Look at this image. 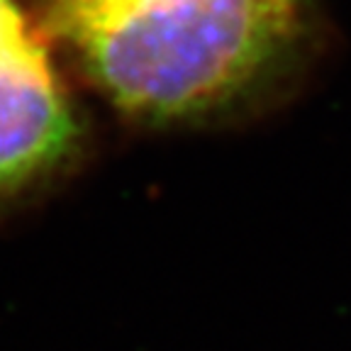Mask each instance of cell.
Returning a JSON list of instances; mask_svg holds the SVG:
<instances>
[{
    "instance_id": "cell-1",
    "label": "cell",
    "mask_w": 351,
    "mask_h": 351,
    "mask_svg": "<svg viewBox=\"0 0 351 351\" xmlns=\"http://www.w3.org/2000/svg\"><path fill=\"white\" fill-rule=\"evenodd\" d=\"M51 25L127 115L225 112L293 56L310 0H47Z\"/></svg>"
},
{
    "instance_id": "cell-2",
    "label": "cell",
    "mask_w": 351,
    "mask_h": 351,
    "mask_svg": "<svg viewBox=\"0 0 351 351\" xmlns=\"http://www.w3.org/2000/svg\"><path fill=\"white\" fill-rule=\"evenodd\" d=\"M78 127L44 39L0 0V195L34 186L73 152Z\"/></svg>"
}]
</instances>
